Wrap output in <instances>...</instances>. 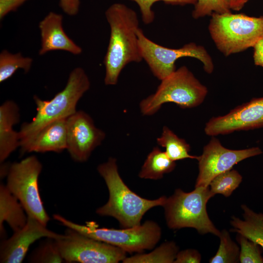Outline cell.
Instances as JSON below:
<instances>
[{"mask_svg":"<svg viewBox=\"0 0 263 263\" xmlns=\"http://www.w3.org/2000/svg\"><path fill=\"white\" fill-rule=\"evenodd\" d=\"M105 14L110 28V36L103 59L104 83L115 85L126 65L143 60L137 35L139 22L136 12L121 3L112 4Z\"/></svg>","mask_w":263,"mask_h":263,"instance_id":"cell-1","label":"cell"},{"mask_svg":"<svg viewBox=\"0 0 263 263\" xmlns=\"http://www.w3.org/2000/svg\"><path fill=\"white\" fill-rule=\"evenodd\" d=\"M97 169L109 193L107 202L96 209L98 215L113 217L122 228H129L140 225L142 217L149 209L163 206L165 196L150 200L131 190L120 176L115 158L110 157L107 162L99 165Z\"/></svg>","mask_w":263,"mask_h":263,"instance_id":"cell-2","label":"cell"},{"mask_svg":"<svg viewBox=\"0 0 263 263\" xmlns=\"http://www.w3.org/2000/svg\"><path fill=\"white\" fill-rule=\"evenodd\" d=\"M90 87L89 78L81 67L70 73L64 88L50 100L34 96L37 113L32 120L24 123L19 131L21 153L25 150L36 135L49 124L67 118L76 112L77 102Z\"/></svg>","mask_w":263,"mask_h":263,"instance_id":"cell-3","label":"cell"},{"mask_svg":"<svg viewBox=\"0 0 263 263\" xmlns=\"http://www.w3.org/2000/svg\"><path fill=\"white\" fill-rule=\"evenodd\" d=\"M214 196L209 187H195L188 192L177 188L167 197L162 206L168 226L172 229H195L200 234L211 233L219 237L221 231L210 219L207 210L208 201Z\"/></svg>","mask_w":263,"mask_h":263,"instance_id":"cell-4","label":"cell"},{"mask_svg":"<svg viewBox=\"0 0 263 263\" xmlns=\"http://www.w3.org/2000/svg\"><path fill=\"white\" fill-rule=\"evenodd\" d=\"M208 25L212 39L225 56L254 46L263 38V17H250L231 12L214 13Z\"/></svg>","mask_w":263,"mask_h":263,"instance_id":"cell-5","label":"cell"},{"mask_svg":"<svg viewBox=\"0 0 263 263\" xmlns=\"http://www.w3.org/2000/svg\"><path fill=\"white\" fill-rule=\"evenodd\" d=\"M53 217L67 227L119 247L129 253H141L145 250L153 249L161 237L160 227L152 221H146L137 226L114 229L99 227L94 221L87 222L85 225L78 224L57 214Z\"/></svg>","mask_w":263,"mask_h":263,"instance_id":"cell-6","label":"cell"},{"mask_svg":"<svg viewBox=\"0 0 263 263\" xmlns=\"http://www.w3.org/2000/svg\"><path fill=\"white\" fill-rule=\"evenodd\" d=\"M207 92V88L183 66L161 80L155 92L141 101L140 110L143 115L151 116L168 102L182 109L192 108L204 101Z\"/></svg>","mask_w":263,"mask_h":263,"instance_id":"cell-7","label":"cell"},{"mask_svg":"<svg viewBox=\"0 0 263 263\" xmlns=\"http://www.w3.org/2000/svg\"><path fill=\"white\" fill-rule=\"evenodd\" d=\"M42 165L34 155L9 166L6 186L24 207L27 215L46 226L50 220L41 200L38 177Z\"/></svg>","mask_w":263,"mask_h":263,"instance_id":"cell-8","label":"cell"},{"mask_svg":"<svg viewBox=\"0 0 263 263\" xmlns=\"http://www.w3.org/2000/svg\"><path fill=\"white\" fill-rule=\"evenodd\" d=\"M137 35L142 59L147 63L153 75L160 80L174 72L176 69V61L184 57H193L200 61L208 74L213 71L212 58L201 45L190 42L179 48H170L152 41L145 36L140 28L137 30Z\"/></svg>","mask_w":263,"mask_h":263,"instance_id":"cell-9","label":"cell"},{"mask_svg":"<svg viewBox=\"0 0 263 263\" xmlns=\"http://www.w3.org/2000/svg\"><path fill=\"white\" fill-rule=\"evenodd\" d=\"M63 238L56 242L64 261L68 263H117L127 252L122 249L67 227Z\"/></svg>","mask_w":263,"mask_h":263,"instance_id":"cell-10","label":"cell"},{"mask_svg":"<svg viewBox=\"0 0 263 263\" xmlns=\"http://www.w3.org/2000/svg\"><path fill=\"white\" fill-rule=\"evenodd\" d=\"M258 147L243 150H231L224 147L213 136L198 156L199 173L195 187H208L211 181L218 175L231 169L239 162L262 153Z\"/></svg>","mask_w":263,"mask_h":263,"instance_id":"cell-11","label":"cell"},{"mask_svg":"<svg viewBox=\"0 0 263 263\" xmlns=\"http://www.w3.org/2000/svg\"><path fill=\"white\" fill-rule=\"evenodd\" d=\"M66 121L67 150L74 161L85 162L104 140L105 133L97 128L92 117L82 111H76Z\"/></svg>","mask_w":263,"mask_h":263,"instance_id":"cell-12","label":"cell"},{"mask_svg":"<svg viewBox=\"0 0 263 263\" xmlns=\"http://www.w3.org/2000/svg\"><path fill=\"white\" fill-rule=\"evenodd\" d=\"M263 128V97L254 98L231 110L225 115L213 117L206 124L209 136Z\"/></svg>","mask_w":263,"mask_h":263,"instance_id":"cell-13","label":"cell"},{"mask_svg":"<svg viewBox=\"0 0 263 263\" xmlns=\"http://www.w3.org/2000/svg\"><path fill=\"white\" fill-rule=\"evenodd\" d=\"M65 235L52 231L35 218L28 216L25 226L3 240L0 245V263H20L30 246L41 238H63Z\"/></svg>","mask_w":263,"mask_h":263,"instance_id":"cell-14","label":"cell"},{"mask_svg":"<svg viewBox=\"0 0 263 263\" xmlns=\"http://www.w3.org/2000/svg\"><path fill=\"white\" fill-rule=\"evenodd\" d=\"M62 21V15L52 11L39 22L41 41L38 54L40 56L57 50L66 51L74 55L81 54L82 48L66 34Z\"/></svg>","mask_w":263,"mask_h":263,"instance_id":"cell-15","label":"cell"},{"mask_svg":"<svg viewBox=\"0 0 263 263\" xmlns=\"http://www.w3.org/2000/svg\"><path fill=\"white\" fill-rule=\"evenodd\" d=\"M19 121V108L13 101L7 100L0 107V162L2 163L20 147L19 132L13 130Z\"/></svg>","mask_w":263,"mask_h":263,"instance_id":"cell-16","label":"cell"},{"mask_svg":"<svg viewBox=\"0 0 263 263\" xmlns=\"http://www.w3.org/2000/svg\"><path fill=\"white\" fill-rule=\"evenodd\" d=\"M67 118L55 121L41 129L26 148V152H60L67 149Z\"/></svg>","mask_w":263,"mask_h":263,"instance_id":"cell-17","label":"cell"},{"mask_svg":"<svg viewBox=\"0 0 263 263\" xmlns=\"http://www.w3.org/2000/svg\"><path fill=\"white\" fill-rule=\"evenodd\" d=\"M28 215L21 204L9 191L6 185H0V234L3 238L6 231L3 223L6 222L14 232L26 225Z\"/></svg>","mask_w":263,"mask_h":263,"instance_id":"cell-18","label":"cell"},{"mask_svg":"<svg viewBox=\"0 0 263 263\" xmlns=\"http://www.w3.org/2000/svg\"><path fill=\"white\" fill-rule=\"evenodd\" d=\"M243 219L232 216L231 231L244 236L263 248V213H256L242 205Z\"/></svg>","mask_w":263,"mask_h":263,"instance_id":"cell-19","label":"cell"},{"mask_svg":"<svg viewBox=\"0 0 263 263\" xmlns=\"http://www.w3.org/2000/svg\"><path fill=\"white\" fill-rule=\"evenodd\" d=\"M175 166V162L171 160L165 151L155 147L148 155L138 176L145 179H160L165 174L171 172Z\"/></svg>","mask_w":263,"mask_h":263,"instance_id":"cell-20","label":"cell"},{"mask_svg":"<svg viewBox=\"0 0 263 263\" xmlns=\"http://www.w3.org/2000/svg\"><path fill=\"white\" fill-rule=\"evenodd\" d=\"M157 144L165 149V152L173 161L187 158L197 160L198 156L189 153L190 145L184 139L179 138L167 126H164L160 137L156 139Z\"/></svg>","mask_w":263,"mask_h":263,"instance_id":"cell-21","label":"cell"},{"mask_svg":"<svg viewBox=\"0 0 263 263\" xmlns=\"http://www.w3.org/2000/svg\"><path fill=\"white\" fill-rule=\"evenodd\" d=\"M179 252L178 246L173 241L165 242L149 253H137L126 257L124 263H174Z\"/></svg>","mask_w":263,"mask_h":263,"instance_id":"cell-22","label":"cell"},{"mask_svg":"<svg viewBox=\"0 0 263 263\" xmlns=\"http://www.w3.org/2000/svg\"><path fill=\"white\" fill-rule=\"evenodd\" d=\"M33 59L24 56L20 53L12 54L6 49L0 54V82L10 78L17 70L22 69L25 73L29 72Z\"/></svg>","mask_w":263,"mask_h":263,"instance_id":"cell-23","label":"cell"},{"mask_svg":"<svg viewBox=\"0 0 263 263\" xmlns=\"http://www.w3.org/2000/svg\"><path fill=\"white\" fill-rule=\"evenodd\" d=\"M242 181V176L235 169H230L215 177L210 182L209 188L213 196L220 194L230 196Z\"/></svg>","mask_w":263,"mask_h":263,"instance_id":"cell-24","label":"cell"},{"mask_svg":"<svg viewBox=\"0 0 263 263\" xmlns=\"http://www.w3.org/2000/svg\"><path fill=\"white\" fill-rule=\"evenodd\" d=\"M220 243L215 255L209 260L210 263H236L239 262L240 249L231 238L226 229L221 231Z\"/></svg>","mask_w":263,"mask_h":263,"instance_id":"cell-25","label":"cell"},{"mask_svg":"<svg viewBox=\"0 0 263 263\" xmlns=\"http://www.w3.org/2000/svg\"><path fill=\"white\" fill-rule=\"evenodd\" d=\"M28 261L36 263H62L56 239L46 238L30 254Z\"/></svg>","mask_w":263,"mask_h":263,"instance_id":"cell-26","label":"cell"},{"mask_svg":"<svg viewBox=\"0 0 263 263\" xmlns=\"http://www.w3.org/2000/svg\"><path fill=\"white\" fill-rule=\"evenodd\" d=\"M236 239L240 245V263H263V257L259 245L239 234H238Z\"/></svg>","mask_w":263,"mask_h":263,"instance_id":"cell-27","label":"cell"},{"mask_svg":"<svg viewBox=\"0 0 263 263\" xmlns=\"http://www.w3.org/2000/svg\"><path fill=\"white\" fill-rule=\"evenodd\" d=\"M231 12L223 0H197L192 12L195 19L211 15L214 13L223 14Z\"/></svg>","mask_w":263,"mask_h":263,"instance_id":"cell-28","label":"cell"},{"mask_svg":"<svg viewBox=\"0 0 263 263\" xmlns=\"http://www.w3.org/2000/svg\"><path fill=\"white\" fill-rule=\"evenodd\" d=\"M135 2L139 7L141 18L146 24L152 23L155 19V14L152 10L153 4L158 1L172 4H195L197 0H132Z\"/></svg>","mask_w":263,"mask_h":263,"instance_id":"cell-29","label":"cell"},{"mask_svg":"<svg viewBox=\"0 0 263 263\" xmlns=\"http://www.w3.org/2000/svg\"><path fill=\"white\" fill-rule=\"evenodd\" d=\"M201 255L195 249H187L178 252L174 263H200Z\"/></svg>","mask_w":263,"mask_h":263,"instance_id":"cell-30","label":"cell"},{"mask_svg":"<svg viewBox=\"0 0 263 263\" xmlns=\"http://www.w3.org/2000/svg\"><path fill=\"white\" fill-rule=\"evenodd\" d=\"M29 0H0V19L10 12L16 11L24 3Z\"/></svg>","mask_w":263,"mask_h":263,"instance_id":"cell-31","label":"cell"},{"mask_svg":"<svg viewBox=\"0 0 263 263\" xmlns=\"http://www.w3.org/2000/svg\"><path fill=\"white\" fill-rule=\"evenodd\" d=\"M80 5V0H59V6L62 10L70 16L77 14Z\"/></svg>","mask_w":263,"mask_h":263,"instance_id":"cell-32","label":"cell"},{"mask_svg":"<svg viewBox=\"0 0 263 263\" xmlns=\"http://www.w3.org/2000/svg\"><path fill=\"white\" fill-rule=\"evenodd\" d=\"M253 60L256 65L263 67V38L254 46Z\"/></svg>","mask_w":263,"mask_h":263,"instance_id":"cell-33","label":"cell"},{"mask_svg":"<svg viewBox=\"0 0 263 263\" xmlns=\"http://www.w3.org/2000/svg\"><path fill=\"white\" fill-rule=\"evenodd\" d=\"M230 10L239 11L249 0H223Z\"/></svg>","mask_w":263,"mask_h":263,"instance_id":"cell-34","label":"cell"}]
</instances>
